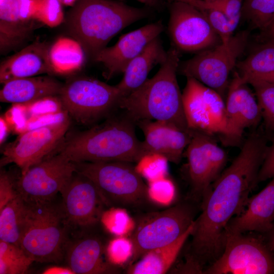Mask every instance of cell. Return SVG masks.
Listing matches in <instances>:
<instances>
[{"instance_id": "6da1fadb", "label": "cell", "mask_w": 274, "mask_h": 274, "mask_svg": "<svg viewBox=\"0 0 274 274\" xmlns=\"http://www.w3.org/2000/svg\"><path fill=\"white\" fill-rule=\"evenodd\" d=\"M268 147L264 135L252 134L203 197L186 257V262L196 270L203 271L207 264L210 265L222 255L226 226L233 216L245 210L249 195L258 183Z\"/></svg>"}, {"instance_id": "7a4b0ae2", "label": "cell", "mask_w": 274, "mask_h": 274, "mask_svg": "<svg viewBox=\"0 0 274 274\" xmlns=\"http://www.w3.org/2000/svg\"><path fill=\"white\" fill-rule=\"evenodd\" d=\"M152 8L131 6L122 0H78L67 13V29L94 60L122 30L150 17Z\"/></svg>"}, {"instance_id": "3957f363", "label": "cell", "mask_w": 274, "mask_h": 274, "mask_svg": "<svg viewBox=\"0 0 274 274\" xmlns=\"http://www.w3.org/2000/svg\"><path fill=\"white\" fill-rule=\"evenodd\" d=\"M179 52L174 47L156 74L129 94L122 97L118 108L135 123L141 120L165 122L185 131L188 128L183 108L182 93L177 78Z\"/></svg>"}, {"instance_id": "277c9868", "label": "cell", "mask_w": 274, "mask_h": 274, "mask_svg": "<svg viewBox=\"0 0 274 274\" xmlns=\"http://www.w3.org/2000/svg\"><path fill=\"white\" fill-rule=\"evenodd\" d=\"M135 123L124 117L109 119L102 124L77 133L57 149L74 163L123 161L139 162L146 156L137 138Z\"/></svg>"}, {"instance_id": "5b68a950", "label": "cell", "mask_w": 274, "mask_h": 274, "mask_svg": "<svg viewBox=\"0 0 274 274\" xmlns=\"http://www.w3.org/2000/svg\"><path fill=\"white\" fill-rule=\"evenodd\" d=\"M74 163L76 172L95 184L106 206L137 208L150 199L149 188L132 163L108 161Z\"/></svg>"}, {"instance_id": "8992f818", "label": "cell", "mask_w": 274, "mask_h": 274, "mask_svg": "<svg viewBox=\"0 0 274 274\" xmlns=\"http://www.w3.org/2000/svg\"><path fill=\"white\" fill-rule=\"evenodd\" d=\"M27 204V220L20 247L33 261H58L65 241L66 224L62 209L52 201Z\"/></svg>"}, {"instance_id": "52a82bcc", "label": "cell", "mask_w": 274, "mask_h": 274, "mask_svg": "<svg viewBox=\"0 0 274 274\" xmlns=\"http://www.w3.org/2000/svg\"><path fill=\"white\" fill-rule=\"evenodd\" d=\"M182 99L190 130L208 135L220 134L228 142L240 140L243 133L230 122L222 97L217 91L193 78L187 77Z\"/></svg>"}, {"instance_id": "ba28073f", "label": "cell", "mask_w": 274, "mask_h": 274, "mask_svg": "<svg viewBox=\"0 0 274 274\" xmlns=\"http://www.w3.org/2000/svg\"><path fill=\"white\" fill-rule=\"evenodd\" d=\"M194 217L193 207L186 202L145 216L131 236L130 264L149 251L176 241L194 222Z\"/></svg>"}, {"instance_id": "9c48e42d", "label": "cell", "mask_w": 274, "mask_h": 274, "mask_svg": "<svg viewBox=\"0 0 274 274\" xmlns=\"http://www.w3.org/2000/svg\"><path fill=\"white\" fill-rule=\"evenodd\" d=\"M59 97L69 116L79 123L88 124L118 108L121 95L116 85L91 78L78 77L63 84Z\"/></svg>"}, {"instance_id": "30bf717a", "label": "cell", "mask_w": 274, "mask_h": 274, "mask_svg": "<svg viewBox=\"0 0 274 274\" xmlns=\"http://www.w3.org/2000/svg\"><path fill=\"white\" fill-rule=\"evenodd\" d=\"M202 273L272 274L274 254L264 237L225 233L222 255Z\"/></svg>"}, {"instance_id": "8fae6325", "label": "cell", "mask_w": 274, "mask_h": 274, "mask_svg": "<svg viewBox=\"0 0 274 274\" xmlns=\"http://www.w3.org/2000/svg\"><path fill=\"white\" fill-rule=\"evenodd\" d=\"M247 30L232 36L227 43L201 51L180 62L178 70L186 77L193 78L222 96L228 85L230 72L244 52L248 40Z\"/></svg>"}, {"instance_id": "7c38bea8", "label": "cell", "mask_w": 274, "mask_h": 274, "mask_svg": "<svg viewBox=\"0 0 274 274\" xmlns=\"http://www.w3.org/2000/svg\"><path fill=\"white\" fill-rule=\"evenodd\" d=\"M76 171L75 163L58 152L21 175L16 184V191L28 204L50 202L60 192Z\"/></svg>"}, {"instance_id": "4fadbf2b", "label": "cell", "mask_w": 274, "mask_h": 274, "mask_svg": "<svg viewBox=\"0 0 274 274\" xmlns=\"http://www.w3.org/2000/svg\"><path fill=\"white\" fill-rule=\"evenodd\" d=\"M70 125L67 117L21 133L5 148L1 166L14 163L20 168L21 175L24 174L58 148L64 140Z\"/></svg>"}, {"instance_id": "5bb4252c", "label": "cell", "mask_w": 274, "mask_h": 274, "mask_svg": "<svg viewBox=\"0 0 274 274\" xmlns=\"http://www.w3.org/2000/svg\"><path fill=\"white\" fill-rule=\"evenodd\" d=\"M169 10L167 30L177 49L195 52L216 44L219 36L203 10L182 2H172Z\"/></svg>"}, {"instance_id": "9a60e30c", "label": "cell", "mask_w": 274, "mask_h": 274, "mask_svg": "<svg viewBox=\"0 0 274 274\" xmlns=\"http://www.w3.org/2000/svg\"><path fill=\"white\" fill-rule=\"evenodd\" d=\"M65 223L86 227L95 224L104 213V198L95 184L77 172L60 191Z\"/></svg>"}, {"instance_id": "2e32d148", "label": "cell", "mask_w": 274, "mask_h": 274, "mask_svg": "<svg viewBox=\"0 0 274 274\" xmlns=\"http://www.w3.org/2000/svg\"><path fill=\"white\" fill-rule=\"evenodd\" d=\"M164 29L162 20H159L124 34L115 45L102 50L93 60L104 65V76L109 80L123 73L129 63Z\"/></svg>"}, {"instance_id": "e0dca14e", "label": "cell", "mask_w": 274, "mask_h": 274, "mask_svg": "<svg viewBox=\"0 0 274 274\" xmlns=\"http://www.w3.org/2000/svg\"><path fill=\"white\" fill-rule=\"evenodd\" d=\"M135 125L144 135L142 142L146 156L158 155L166 160L178 164L189 143L192 130L185 131L165 122L141 120Z\"/></svg>"}, {"instance_id": "ac0fdd59", "label": "cell", "mask_w": 274, "mask_h": 274, "mask_svg": "<svg viewBox=\"0 0 274 274\" xmlns=\"http://www.w3.org/2000/svg\"><path fill=\"white\" fill-rule=\"evenodd\" d=\"M247 207L230 220L224 234L254 231L263 235L271 229L274 222V178L260 192L249 198Z\"/></svg>"}, {"instance_id": "d6986e66", "label": "cell", "mask_w": 274, "mask_h": 274, "mask_svg": "<svg viewBox=\"0 0 274 274\" xmlns=\"http://www.w3.org/2000/svg\"><path fill=\"white\" fill-rule=\"evenodd\" d=\"M49 47L36 42L3 61L0 66V82L44 74H55L49 58Z\"/></svg>"}, {"instance_id": "ffe728a7", "label": "cell", "mask_w": 274, "mask_h": 274, "mask_svg": "<svg viewBox=\"0 0 274 274\" xmlns=\"http://www.w3.org/2000/svg\"><path fill=\"white\" fill-rule=\"evenodd\" d=\"M247 84L235 73L228 87L225 104L230 122L242 133L245 128L257 126L262 118L258 101Z\"/></svg>"}, {"instance_id": "44dd1931", "label": "cell", "mask_w": 274, "mask_h": 274, "mask_svg": "<svg viewBox=\"0 0 274 274\" xmlns=\"http://www.w3.org/2000/svg\"><path fill=\"white\" fill-rule=\"evenodd\" d=\"M63 85L50 76L15 79L4 84L0 91V101L28 104L46 97L59 96Z\"/></svg>"}, {"instance_id": "7402d4cb", "label": "cell", "mask_w": 274, "mask_h": 274, "mask_svg": "<svg viewBox=\"0 0 274 274\" xmlns=\"http://www.w3.org/2000/svg\"><path fill=\"white\" fill-rule=\"evenodd\" d=\"M167 56L160 36L152 40L127 65L120 82L116 85L121 97L129 94L148 79L151 70L160 65Z\"/></svg>"}, {"instance_id": "603a6c76", "label": "cell", "mask_w": 274, "mask_h": 274, "mask_svg": "<svg viewBox=\"0 0 274 274\" xmlns=\"http://www.w3.org/2000/svg\"><path fill=\"white\" fill-rule=\"evenodd\" d=\"M192 136L186 147L188 174L191 186V198L202 200L216 180L210 161L203 148L201 133L192 130Z\"/></svg>"}, {"instance_id": "cb8c5ba5", "label": "cell", "mask_w": 274, "mask_h": 274, "mask_svg": "<svg viewBox=\"0 0 274 274\" xmlns=\"http://www.w3.org/2000/svg\"><path fill=\"white\" fill-rule=\"evenodd\" d=\"M104 247L99 239L87 237L73 245L67 253L69 267L75 274L115 273L118 270L105 260Z\"/></svg>"}, {"instance_id": "d4e9b609", "label": "cell", "mask_w": 274, "mask_h": 274, "mask_svg": "<svg viewBox=\"0 0 274 274\" xmlns=\"http://www.w3.org/2000/svg\"><path fill=\"white\" fill-rule=\"evenodd\" d=\"M195 221V220H194ZM194 221L179 238L172 244L149 251L126 269L128 274H162L174 264L194 229Z\"/></svg>"}, {"instance_id": "484cf974", "label": "cell", "mask_w": 274, "mask_h": 274, "mask_svg": "<svg viewBox=\"0 0 274 274\" xmlns=\"http://www.w3.org/2000/svg\"><path fill=\"white\" fill-rule=\"evenodd\" d=\"M30 23L19 18L16 0H0L1 51L10 49L24 40L30 31Z\"/></svg>"}, {"instance_id": "4316f807", "label": "cell", "mask_w": 274, "mask_h": 274, "mask_svg": "<svg viewBox=\"0 0 274 274\" xmlns=\"http://www.w3.org/2000/svg\"><path fill=\"white\" fill-rule=\"evenodd\" d=\"M85 55L81 45L73 38H59L49 50V61L55 74H66L80 70Z\"/></svg>"}, {"instance_id": "83f0119b", "label": "cell", "mask_w": 274, "mask_h": 274, "mask_svg": "<svg viewBox=\"0 0 274 274\" xmlns=\"http://www.w3.org/2000/svg\"><path fill=\"white\" fill-rule=\"evenodd\" d=\"M28 209V204L18 193L0 210V240L20 246Z\"/></svg>"}, {"instance_id": "f1b7e54d", "label": "cell", "mask_w": 274, "mask_h": 274, "mask_svg": "<svg viewBox=\"0 0 274 274\" xmlns=\"http://www.w3.org/2000/svg\"><path fill=\"white\" fill-rule=\"evenodd\" d=\"M236 66L244 81L256 76L274 72V45L266 44Z\"/></svg>"}, {"instance_id": "f546056e", "label": "cell", "mask_w": 274, "mask_h": 274, "mask_svg": "<svg viewBox=\"0 0 274 274\" xmlns=\"http://www.w3.org/2000/svg\"><path fill=\"white\" fill-rule=\"evenodd\" d=\"M243 14L253 26L263 31L274 17V0H243Z\"/></svg>"}, {"instance_id": "4dcf8cb0", "label": "cell", "mask_w": 274, "mask_h": 274, "mask_svg": "<svg viewBox=\"0 0 274 274\" xmlns=\"http://www.w3.org/2000/svg\"><path fill=\"white\" fill-rule=\"evenodd\" d=\"M247 83L254 88L267 128L274 131V84L250 79Z\"/></svg>"}, {"instance_id": "1f68e13d", "label": "cell", "mask_w": 274, "mask_h": 274, "mask_svg": "<svg viewBox=\"0 0 274 274\" xmlns=\"http://www.w3.org/2000/svg\"><path fill=\"white\" fill-rule=\"evenodd\" d=\"M35 20L50 27L59 25L64 20L61 4L58 0H40Z\"/></svg>"}, {"instance_id": "d6a6232c", "label": "cell", "mask_w": 274, "mask_h": 274, "mask_svg": "<svg viewBox=\"0 0 274 274\" xmlns=\"http://www.w3.org/2000/svg\"><path fill=\"white\" fill-rule=\"evenodd\" d=\"M200 133L203 148L210 161L214 174L217 178L226 163V154L209 135Z\"/></svg>"}, {"instance_id": "836d02e7", "label": "cell", "mask_w": 274, "mask_h": 274, "mask_svg": "<svg viewBox=\"0 0 274 274\" xmlns=\"http://www.w3.org/2000/svg\"><path fill=\"white\" fill-rule=\"evenodd\" d=\"M203 10L212 28L218 35L221 43H227L232 36L233 31L226 15L222 11L216 9Z\"/></svg>"}, {"instance_id": "e575fe53", "label": "cell", "mask_w": 274, "mask_h": 274, "mask_svg": "<svg viewBox=\"0 0 274 274\" xmlns=\"http://www.w3.org/2000/svg\"><path fill=\"white\" fill-rule=\"evenodd\" d=\"M243 0H219L211 3L214 7L222 11L228 18L233 32L242 16Z\"/></svg>"}, {"instance_id": "d590c367", "label": "cell", "mask_w": 274, "mask_h": 274, "mask_svg": "<svg viewBox=\"0 0 274 274\" xmlns=\"http://www.w3.org/2000/svg\"><path fill=\"white\" fill-rule=\"evenodd\" d=\"M33 261L28 256L22 258L0 257V273H24Z\"/></svg>"}, {"instance_id": "8d00e7d4", "label": "cell", "mask_w": 274, "mask_h": 274, "mask_svg": "<svg viewBox=\"0 0 274 274\" xmlns=\"http://www.w3.org/2000/svg\"><path fill=\"white\" fill-rule=\"evenodd\" d=\"M108 258L112 263H118L131 254L130 241L123 238L115 239L111 241L107 248Z\"/></svg>"}, {"instance_id": "74e56055", "label": "cell", "mask_w": 274, "mask_h": 274, "mask_svg": "<svg viewBox=\"0 0 274 274\" xmlns=\"http://www.w3.org/2000/svg\"><path fill=\"white\" fill-rule=\"evenodd\" d=\"M18 195L10 177L5 172L0 174V210Z\"/></svg>"}, {"instance_id": "f35d334b", "label": "cell", "mask_w": 274, "mask_h": 274, "mask_svg": "<svg viewBox=\"0 0 274 274\" xmlns=\"http://www.w3.org/2000/svg\"><path fill=\"white\" fill-rule=\"evenodd\" d=\"M40 0H16L20 19L23 22L30 23L35 20Z\"/></svg>"}, {"instance_id": "ab89813d", "label": "cell", "mask_w": 274, "mask_h": 274, "mask_svg": "<svg viewBox=\"0 0 274 274\" xmlns=\"http://www.w3.org/2000/svg\"><path fill=\"white\" fill-rule=\"evenodd\" d=\"M274 178V136L268 146L264 161L259 169L257 183Z\"/></svg>"}, {"instance_id": "60d3db41", "label": "cell", "mask_w": 274, "mask_h": 274, "mask_svg": "<svg viewBox=\"0 0 274 274\" xmlns=\"http://www.w3.org/2000/svg\"><path fill=\"white\" fill-rule=\"evenodd\" d=\"M43 274H75L69 267L53 266L45 269Z\"/></svg>"}, {"instance_id": "b9f144b4", "label": "cell", "mask_w": 274, "mask_h": 274, "mask_svg": "<svg viewBox=\"0 0 274 274\" xmlns=\"http://www.w3.org/2000/svg\"><path fill=\"white\" fill-rule=\"evenodd\" d=\"M1 138L0 142L1 144L3 143L9 133V127L6 121V119H4L3 117H1Z\"/></svg>"}, {"instance_id": "7bdbcfd3", "label": "cell", "mask_w": 274, "mask_h": 274, "mask_svg": "<svg viewBox=\"0 0 274 274\" xmlns=\"http://www.w3.org/2000/svg\"><path fill=\"white\" fill-rule=\"evenodd\" d=\"M263 237L274 254V222L271 229L263 234Z\"/></svg>"}, {"instance_id": "ee69618b", "label": "cell", "mask_w": 274, "mask_h": 274, "mask_svg": "<svg viewBox=\"0 0 274 274\" xmlns=\"http://www.w3.org/2000/svg\"><path fill=\"white\" fill-rule=\"evenodd\" d=\"M250 79L260 80L274 84V72L251 77L246 80L245 82H247Z\"/></svg>"}, {"instance_id": "f6af8a7d", "label": "cell", "mask_w": 274, "mask_h": 274, "mask_svg": "<svg viewBox=\"0 0 274 274\" xmlns=\"http://www.w3.org/2000/svg\"><path fill=\"white\" fill-rule=\"evenodd\" d=\"M263 31L268 40L267 44L274 45V22L270 24Z\"/></svg>"}, {"instance_id": "bcb514c9", "label": "cell", "mask_w": 274, "mask_h": 274, "mask_svg": "<svg viewBox=\"0 0 274 274\" xmlns=\"http://www.w3.org/2000/svg\"><path fill=\"white\" fill-rule=\"evenodd\" d=\"M123 1V0H122ZM144 4L151 8L157 7L160 3L161 0H133Z\"/></svg>"}, {"instance_id": "7dc6e473", "label": "cell", "mask_w": 274, "mask_h": 274, "mask_svg": "<svg viewBox=\"0 0 274 274\" xmlns=\"http://www.w3.org/2000/svg\"><path fill=\"white\" fill-rule=\"evenodd\" d=\"M172 2H182L192 5L200 9L202 8V0H169Z\"/></svg>"}, {"instance_id": "c3c4849f", "label": "cell", "mask_w": 274, "mask_h": 274, "mask_svg": "<svg viewBox=\"0 0 274 274\" xmlns=\"http://www.w3.org/2000/svg\"><path fill=\"white\" fill-rule=\"evenodd\" d=\"M62 5L66 6H73L78 0H58Z\"/></svg>"}, {"instance_id": "681fc988", "label": "cell", "mask_w": 274, "mask_h": 274, "mask_svg": "<svg viewBox=\"0 0 274 274\" xmlns=\"http://www.w3.org/2000/svg\"><path fill=\"white\" fill-rule=\"evenodd\" d=\"M204 1L207 2H216L219 0H204Z\"/></svg>"}, {"instance_id": "f907efd6", "label": "cell", "mask_w": 274, "mask_h": 274, "mask_svg": "<svg viewBox=\"0 0 274 274\" xmlns=\"http://www.w3.org/2000/svg\"><path fill=\"white\" fill-rule=\"evenodd\" d=\"M273 22H274V17H273V18H272V20L271 21L270 24H271V23H273ZM267 27H268V26H267Z\"/></svg>"}, {"instance_id": "816d5d0a", "label": "cell", "mask_w": 274, "mask_h": 274, "mask_svg": "<svg viewBox=\"0 0 274 274\" xmlns=\"http://www.w3.org/2000/svg\"><path fill=\"white\" fill-rule=\"evenodd\" d=\"M274 218V217H273Z\"/></svg>"}]
</instances>
